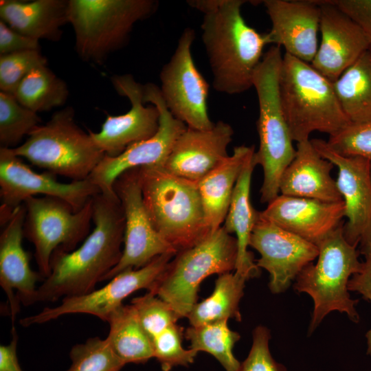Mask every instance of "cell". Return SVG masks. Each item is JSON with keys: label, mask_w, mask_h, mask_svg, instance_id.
Wrapping results in <instances>:
<instances>
[{"label": "cell", "mask_w": 371, "mask_h": 371, "mask_svg": "<svg viewBox=\"0 0 371 371\" xmlns=\"http://www.w3.org/2000/svg\"><path fill=\"white\" fill-rule=\"evenodd\" d=\"M332 149L344 156H359L371 160V122L350 123L326 141Z\"/></svg>", "instance_id": "obj_38"}, {"label": "cell", "mask_w": 371, "mask_h": 371, "mask_svg": "<svg viewBox=\"0 0 371 371\" xmlns=\"http://www.w3.org/2000/svg\"><path fill=\"white\" fill-rule=\"evenodd\" d=\"M69 1L3 0L1 20L14 30L38 40L58 41L68 22Z\"/></svg>", "instance_id": "obj_25"}, {"label": "cell", "mask_w": 371, "mask_h": 371, "mask_svg": "<svg viewBox=\"0 0 371 371\" xmlns=\"http://www.w3.org/2000/svg\"><path fill=\"white\" fill-rule=\"evenodd\" d=\"M271 22L270 43L283 47L297 59L311 63L318 48L321 10L317 0H264Z\"/></svg>", "instance_id": "obj_21"}, {"label": "cell", "mask_w": 371, "mask_h": 371, "mask_svg": "<svg viewBox=\"0 0 371 371\" xmlns=\"http://www.w3.org/2000/svg\"><path fill=\"white\" fill-rule=\"evenodd\" d=\"M343 226L317 245V262L308 264L295 278L294 289L308 294L313 300L310 333L334 311L346 313L355 323L359 321L355 308L358 300L350 297L348 283L361 270L362 262L359 258L360 251L345 239Z\"/></svg>", "instance_id": "obj_7"}, {"label": "cell", "mask_w": 371, "mask_h": 371, "mask_svg": "<svg viewBox=\"0 0 371 371\" xmlns=\"http://www.w3.org/2000/svg\"><path fill=\"white\" fill-rule=\"evenodd\" d=\"M93 221L92 232L78 249L53 252L50 273L38 286L34 304L87 294L120 262L125 217L116 193L93 197Z\"/></svg>", "instance_id": "obj_1"}, {"label": "cell", "mask_w": 371, "mask_h": 371, "mask_svg": "<svg viewBox=\"0 0 371 371\" xmlns=\"http://www.w3.org/2000/svg\"><path fill=\"white\" fill-rule=\"evenodd\" d=\"M14 96L20 104L38 113L63 105L69 90L65 81L45 65L33 69L20 83Z\"/></svg>", "instance_id": "obj_31"}, {"label": "cell", "mask_w": 371, "mask_h": 371, "mask_svg": "<svg viewBox=\"0 0 371 371\" xmlns=\"http://www.w3.org/2000/svg\"><path fill=\"white\" fill-rule=\"evenodd\" d=\"M227 321L190 326L184 331V337L190 343L189 348L210 354L226 371H238L240 362L234 355L233 348L240 335L228 327Z\"/></svg>", "instance_id": "obj_32"}, {"label": "cell", "mask_w": 371, "mask_h": 371, "mask_svg": "<svg viewBox=\"0 0 371 371\" xmlns=\"http://www.w3.org/2000/svg\"><path fill=\"white\" fill-rule=\"evenodd\" d=\"M35 113L20 104L14 95L0 91V145L12 148L41 125Z\"/></svg>", "instance_id": "obj_33"}, {"label": "cell", "mask_w": 371, "mask_h": 371, "mask_svg": "<svg viewBox=\"0 0 371 371\" xmlns=\"http://www.w3.org/2000/svg\"><path fill=\"white\" fill-rule=\"evenodd\" d=\"M75 112L67 106L34 128L26 141L12 148L17 156L54 175L74 181L89 177L105 154L95 145L89 133L76 124Z\"/></svg>", "instance_id": "obj_6"}, {"label": "cell", "mask_w": 371, "mask_h": 371, "mask_svg": "<svg viewBox=\"0 0 371 371\" xmlns=\"http://www.w3.org/2000/svg\"><path fill=\"white\" fill-rule=\"evenodd\" d=\"M45 65L47 59L39 50L1 55V91L14 95L20 83L33 69Z\"/></svg>", "instance_id": "obj_37"}, {"label": "cell", "mask_w": 371, "mask_h": 371, "mask_svg": "<svg viewBox=\"0 0 371 371\" xmlns=\"http://www.w3.org/2000/svg\"><path fill=\"white\" fill-rule=\"evenodd\" d=\"M367 339V354L371 356V328L366 335Z\"/></svg>", "instance_id": "obj_45"}, {"label": "cell", "mask_w": 371, "mask_h": 371, "mask_svg": "<svg viewBox=\"0 0 371 371\" xmlns=\"http://www.w3.org/2000/svg\"><path fill=\"white\" fill-rule=\"evenodd\" d=\"M317 2L321 41L311 65L333 82L370 47L361 29L330 0Z\"/></svg>", "instance_id": "obj_20"}, {"label": "cell", "mask_w": 371, "mask_h": 371, "mask_svg": "<svg viewBox=\"0 0 371 371\" xmlns=\"http://www.w3.org/2000/svg\"><path fill=\"white\" fill-rule=\"evenodd\" d=\"M11 333L10 342L0 346V371H23L16 353L19 336L14 324Z\"/></svg>", "instance_id": "obj_43"}, {"label": "cell", "mask_w": 371, "mask_h": 371, "mask_svg": "<svg viewBox=\"0 0 371 371\" xmlns=\"http://www.w3.org/2000/svg\"><path fill=\"white\" fill-rule=\"evenodd\" d=\"M253 342L247 358L240 363L238 371H286V367L272 357L269 343V330L258 326L253 331Z\"/></svg>", "instance_id": "obj_39"}, {"label": "cell", "mask_w": 371, "mask_h": 371, "mask_svg": "<svg viewBox=\"0 0 371 371\" xmlns=\"http://www.w3.org/2000/svg\"><path fill=\"white\" fill-rule=\"evenodd\" d=\"M29 50L40 51L39 40L21 34L0 20V54Z\"/></svg>", "instance_id": "obj_41"}, {"label": "cell", "mask_w": 371, "mask_h": 371, "mask_svg": "<svg viewBox=\"0 0 371 371\" xmlns=\"http://www.w3.org/2000/svg\"><path fill=\"white\" fill-rule=\"evenodd\" d=\"M106 338L125 364H144L154 358L151 340L143 329L133 306L121 305L109 316Z\"/></svg>", "instance_id": "obj_29"}, {"label": "cell", "mask_w": 371, "mask_h": 371, "mask_svg": "<svg viewBox=\"0 0 371 371\" xmlns=\"http://www.w3.org/2000/svg\"><path fill=\"white\" fill-rule=\"evenodd\" d=\"M111 81L115 91L128 99L131 107L122 115H108L99 132L89 133L105 155L114 157L129 146L155 135L159 127L160 113L153 104L144 106L143 85L131 74L114 76Z\"/></svg>", "instance_id": "obj_18"}, {"label": "cell", "mask_w": 371, "mask_h": 371, "mask_svg": "<svg viewBox=\"0 0 371 371\" xmlns=\"http://www.w3.org/2000/svg\"><path fill=\"white\" fill-rule=\"evenodd\" d=\"M247 280L231 272L218 275L212 293L196 303L187 315L190 326H196L221 320L240 322L239 304Z\"/></svg>", "instance_id": "obj_30"}, {"label": "cell", "mask_w": 371, "mask_h": 371, "mask_svg": "<svg viewBox=\"0 0 371 371\" xmlns=\"http://www.w3.org/2000/svg\"><path fill=\"white\" fill-rule=\"evenodd\" d=\"M233 135L231 125L221 120L208 130L188 127L177 139L163 168L196 183L227 159Z\"/></svg>", "instance_id": "obj_22"}, {"label": "cell", "mask_w": 371, "mask_h": 371, "mask_svg": "<svg viewBox=\"0 0 371 371\" xmlns=\"http://www.w3.org/2000/svg\"><path fill=\"white\" fill-rule=\"evenodd\" d=\"M249 246L260 255L257 266L270 274L269 288L273 293L286 291L319 254L316 245L260 216L251 234Z\"/></svg>", "instance_id": "obj_17"}, {"label": "cell", "mask_w": 371, "mask_h": 371, "mask_svg": "<svg viewBox=\"0 0 371 371\" xmlns=\"http://www.w3.org/2000/svg\"><path fill=\"white\" fill-rule=\"evenodd\" d=\"M183 328L174 324L152 340L154 358L159 363L162 371H170L177 366H188L194 363L198 352L182 346Z\"/></svg>", "instance_id": "obj_35"}, {"label": "cell", "mask_w": 371, "mask_h": 371, "mask_svg": "<svg viewBox=\"0 0 371 371\" xmlns=\"http://www.w3.org/2000/svg\"><path fill=\"white\" fill-rule=\"evenodd\" d=\"M139 179L153 227L177 253L197 245L212 232L196 182L170 174L160 165L139 167Z\"/></svg>", "instance_id": "obj_3"}, {"label": "cell", "mask_w": 371, "mask_h": 371, "mask_svg": "<svg viewBox=\"0 0 371 371\" xmlns=\"http://www.w3.org/2000/svg\"><path fill=\"white\" fill-rule=\"evenodd\" d=\"M282 59L280 47H271L264 54L253 78L259 109L256 122L259 148L255 151L254 162L263 170L260 201L267 204L280 194V179L296 153L280 98Z\"/></svg>", "instance_id": "obj_4"}, {"label": "cell", "mask_w": 371, "mask_h": 371, "mask_svg": "<svg viewBox=\"0 0 371 371\" xmlns=\"http://www.w3.org/2000/svg\"><path fill=\"white\" fill-rule=\"evenodd\" d=\"M71 361L66 371H121L126 365L115 354L107 338H89L72 346Z\"/></svg>", "instance_id": "obj_34"}, {"label": "cell", "mask_w": 371, "mask_h": 371, "mask_svg": "<svg viewBox=\"0 0 371 371\" xmlns=\"http://www.w3.org/2000/svg\"><path fill=\"white\" fill-rule=\"evenodd\" d=\"M254 153V146H236L223 163L196 182L206 223L212 232L225 221L236 183Z\"/></svg>", "instance_id": "obj_27"}, {"label": "cell", "mask_w": 371, "mask_h": 371, "mask_svg": "<svg viewBox=\"0 0 371 371\" xmlns=\"http://www.w3.org/2000/svg\"><path fill=\"white\" fill-rule=\"evenodd\" d=\"M125 217L124 249L117 265L102 281L109 280L127 269H139L166 253L177 254L153 227L146 210L139 179V168L120 175L113 184Z\"/></svg>", "instance_id": "obj_15"}, {"label": "cell", "mask_w": 371, "mask_h": 371, "mask_svg": "<svg viewBox=\"0 0 371 371\" xmlns=\"http://www.w3.org/2000/svg\"><path fill=\"white\" fill-rule=\"evenodd\" d=\"M333 168L316 150L311 139L297 143L295 157L280 179V194L328 202L342 201L331 175Z\"/></svg>", "instance_id": "obj_24"}, {"label": "cell", "mask_w": 371, "mask_h": 371, "mask_svg": "<svg viewBox=\"0 0 371 371\" xmlns=\"http://www.w3.org/2000/svg\"><path fill=\"white\" fill-rule=\"evenodd\" d=\"M99 193L100 188L89 177L68 183L59 182L52 173L33 171L12 148L0 147L1 225L27 199L37 194L62 199L77 212Z\"/></svg>", "instance_id": "obj_12"}, {"label": "cell", "mask_w": 371, "mask_h": 371, "mask_svg": "<svg viewBox=\"0 0 371 371\" xmlns=\"http://www.w3.org/2000/svg\"><path fill=\"white\" fill-rule=\"evenodd\" d=\"M25 214L23 203L13 211L0 235V286L7 297L12 325L20 303L34 304L36 284L45 280L39 271L31 269L29 254L22 246Z\"/></svg>", "instance_id": "obj_19"}, {"label": "cell", "mask_w": 371, "mask_h": 371, "mask_svg": "<svg viewBox=\"0 0 371 371\" xmlns=\"http://www.w3.org/2000/svg\"><path fill=\"white\" fill-rule=\"evenodd\" d=\"M311 142L322 157L337 168L336 183L347 219L343 226L345 239L356 247L366 243L371 238V160L342 155L322 139Z\"/></svg>", "instance_id": "obj_16"}, {"label": "cell", "mask_w": 371, "mask_h": 371, "mask_svg": "<svg viewBox=\"0 0 371 371\" xmlns=\"http://www.w3.org/2000/svg\"><path fill=\"white\" fill-rule=\"evenodd\" d=\"M282 109L291 137L297 143L314 131L332 136L350 124L330 81L311 64L283 56L280 78Z\"/></svg>", "instance_id": "obj_5"}, {"label": "cell", "mask_w": 371, "mask_h": 371, "mask_svg": "<svg viewBox=\"0 0 371 371\" xmlns=\"http://www.w3.org/2000/svg\"><path fill=\"white\" fill-rule=\"evenodd\" d=\"M195 31L185 28L176 49L159 74V87L164 103L177 120L188 128L208 130L214 126L209 116L210 85L197 69L192 54Z\"/></svg>", "instance_id": "obj_11"}, {"label": "cell", "mask_w": 371, "mask_h": 371, "mask_svg": "<svg viewBox=\"0 0 371 371\" xmlns=\"http://www.w3.org/2000/svg\"><path fill=\"white\" fill-rule=\"evenodd\" d=\"M333 84L341 107L350 123L371 122L370 49Z\"/></svg>", "instance_id": "obj_28"}, {"label": "cell", "mask_w": 371, "mask_h": 371, "mask_svg": "<svg viewBox=\"0 0 371 371\" xmlns=\"http://www.w3.org/2000/svg\"><path fill=\"white\" fill-rule=\"evenodd\" d=\"M237 240L220 227L197 245L178 251L167 265L151 292L186 317L197 303L203 280L235 270Z\"/></svg>", "instance_id": "obj_8"}, {"label": "cell", "mask_w": 371, "mask_h": 371, "mask_svg": "<svg viewBox=\"0 0 371 371\" xmlns=\"http://www.w3.org/2000/svg\"><path fill=\"white\" fill-rule=\"evenodd\" d=\"M260 216L317 245L344 225L345 207L343 201L328 202L279 194L260 212Z\"/></svg>", "instance_id": "obj_23"}, {"label": "cell", "mask_w": 371, "mask_h": 371, "mask_svg": "<svg viewBox=\"0 0 371 371\" xmlns=\"http://www.w3.org/2000/svg\"><path fill=\"white\" fill-rule=\"evenodd\" d=\"M254 155L247 161L236 183L223 226L228 233L236 234L238 253L235 273L247 280L260 273L253 254L248 250L251 234L260 217V212L254 208L250 200L251 176L256 166Z\"/></svg>", "instance_id": "obj_26"}, {"label": "cell", "mask_w": 371, "mask_h": 371, "mask_svg": "<svg viewBox=\"0 0 371 371\" xmlns=\"http://www.w3.org/2000/svg\"><path fill=\"white\" fill-rule=\"evenodd\" d=\"M131 305L150 340L181 318L168 303L151 292L133 298Z\"/></svg>", "instance_id": "obj_36"}, {"label": "cell", "mask_w": 371, "mask_h": 371, "mask_svg": "<svg viewBox=\"0 0 371 371\" xmlns=\"http://www.w3.org/2000/svg\"><path fill=\"white\" fill-rule=\"evenodd\" d=\"M348 289L360 293L365 300L371 302V260L362 262L361 270L349 280Z\"/></svg>", "instance_id": "obj_42"}, {"label": "cell", "mask_w": 371, "mask_h": 371, "mask_svg": "<svg viewBox=\"0 0 371 371\" xmlns=\"http://www.w3.org/2000/svg\"><path fill=\"white\" fill-rule=\"evenodd\" d=\"M175 254H164L142 268L127 269L109 280L102 288L80 296L64 297L55 307H46L35 315L21 319L20 324L29 327L76 313L92 315L107 322L111 314L131 294L142 289L151 291Z\"/></svg>", "instance_id": "obj_13"}, {"label": "cell", "mask_w": 371, "mask_h": 371, "mask_svg": "<svg viewBox=\"0 0 371 371\" xmlns=\"http://www.w3.org/2000/svg\"><path fill=\"white\" fill-rule=\"evenodd\" d=\"M363 32L371 49V0H330Z\"/></svg>", "instance_id": "obj_40"}, {"label": "cell", "mask_w": 371, "mask_h": 371, "mask_svg": "<svg viewBox=\"0 0 371 371\" xmlns=\"http://www.w3.org/2000/svg\"><path fill=\"white\" fill-rule=\"evenodd\" d=\"M245 0H190L187 3L203 14L201 39L212 75V86L220 93L240 94L253 87L254 72L267 33H260L244 19Z\"/></svg>", "instance_id": "obj_2"}, {"label": "cell", "mask_w": 371, "mask_h": 371, "mask_svg": "<svg viewBox=\"0 0 371 371\" xmlns=\"http://www.w3.org/2000/svg\"><path fill=\"white\" fill-rule=\"evenodd\" d=\"M154 0H69L68 22L85 60L102 63L128 41L134 25L157 9Z\"/></svg>", "instance_id": "obj_9"}, {"label": "cell", "mask_w": 371, "mask_h": 371, "mask_svg": "<svg viewBox=\"0 0 371 371\" xmlns=\"http://www.w3.org/2000/svg\"><path fill=\"white\" fill-rule=\"evenodd\" d=\"M360 254H363L365 260H371V238L366 243L360 245Z\"/></svg>", "instance_id": "obj_44"}, {"label": "cell", "mask_w": 371, "mask_h": 371, "mask_svg": "<svg viewBox=\"0 0 371 371\" xmlns=\"http://www.w3.org/2000/svg\"><path fill=\"white\" fill-rule=\"evenodd\" d=\"M23 203V236L34 245L38 271L45 278L50 273V260L56 249L74 251L88 236L93 197L77 212L65 201L53 196H32Z\"/></svg>", "instance_id": "obj_10"}, {"label": "cell", "mask_w": 371, "mask_h": 371, "mask_svg": "<svg viewBox=\"0 0 371 371\" xmlns=\"http://www.w3.org/2000/svg\"><path fill=\"white\" fill-rule=\"evenodd\" d=\"M143 90L144 104L150 103L159 111L158 131L150 138L129 146L117 157L104 155L89 176L101 193L115 194L113 184L116 179L128 170L147 166H163L177 139L188 128L168 111L159 87L150 82L143 85Z\"/></svg>", "instance_id": "obj_14"}]
</instances>
